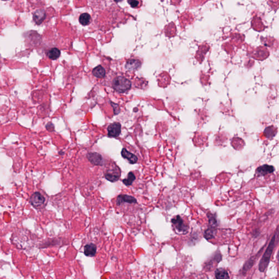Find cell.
I'll list each match as a JSON object with an SVG mask.
<instances>
[{
	"label": "cell",
	"instance_id": "obj_1",
	"mask_svg": "<svg viewBox=\"0 0 279 279\" xmlns=\"http://www.w3.org/2000/svg\"><path fill=\"white\" fill-rule=\"evenodd\" d=\"M111 86L116 92L124 93L130 89L131 82L127 77L123 75H118L113 79Z\"/></svg>",
	"mask_w": 279,
	"mask_h": 279
},
{
	"label": "cell",
	"instance_id": "obj_2",
	"mask_svg": "<svg viewBox=\"0 0 279 279\" xmlns=\"http://www.w3.org/2000/svg\"><path fill=\"white\" fill-rule=\"evenodd\" d=\"M275 241L276 235H274L273 237L272 238L268 247H267L261 261L260 262L259 270L261 272H264L269 263L271 256L272 255L274 247L275 246Z\"/></svg>",
	"mask_w": 279,
	"mask_h": 279
},
{
	"label": "cell",
	"instance_id": "obj_3",
	"mask_svg": "<svg viewBox=\"0 0 279 279\" xmlns=\"http://www.w3.org/2000/svg\"><path fill=\"white\" fill-rule=\"evenodd\" d=\"M104 175L109 181L115 182L118 181L121 176V170L115 164H111L107 166Z\"/></svg>",
	"mask_w": 279,
	"mask_h": 279
},
{
	"label": "cell",
	"instance_id": "obj_4",
	"mask_svg": "<svg viewBox=\"0 0 279 279\" xmlns=\"http://www.w3.org/2000/svg\"><path fill=\"white\" fill-rule=\"evenodd\" d=\"M30 202L33 207L37 209L44 208L46 205L44 196L39 192H35L30 197Z\"/></svg>",
	"mask_w": 279,
	"mask_h": 279
},
{
	"label": "cell",
	"instance_id": "obj_5",
	"mask_svg": "<svg viewBox=\"0 0 279 279\" xmlns=\"http://www.w3.org/2000/svg\"><path fill=\"white\" fill-rule=\"evenodd\" d=\"M116 204L118 207H123L124 205H136V199L133 196L127 195H120L116 199Z\"/></svg>",
	"mask_w": 279,
	"mask_h": 279
},
{
	"label": "cell",
	"instance_id": "obj_6",
	"mask_svg": "<svg viewBox=\"0 0 279 279\" xmlns=\"http://www.w3.org/2000/svg\"><path fill=\"white\" fill-rule=\"evenodd\" d=\"M121 133V124L118 122H114L107 127V135L109 137H117Z\"/></svg>",
	"mask_w": 279,
	"mask_h": 279
},
{
	"label": "cell",
	"instance_id": "obj_7",
	"mask_svg": "<svg viewBox=\"0 0 279 279\" xmlns=\"http://www.w3.org/2000/svg\"><path fill=\"white\" fill-rule=\"evenodd\" d=\"M172 223L175 226V229L179 232H187L188 227L184 223V221L179 215H177L172 219Z\"/></svg>",
	"mask_w": 279,
	"mask_h": 279
},
{
	"label": "cell",
	"instance_id": "obj_8",
	"mask_svg": "<svg viewBox=\"0 0 279 279\" xmlns=\"http://www.w3.org/2000/svg\"><path fill=\"white\" fill-rule=\"evenodd\" d=\"M87 158L89 162L94 165L101 166L103 164V158L98 153H89L87 155Z\"/></svg>",
	"mask_w": 279,
	"mask_h": 279
},
{
	"label": "cell",
	"instance_id": "obj_9",
	"mask_svg": "<svg viewBox=\"0 0 279 279\" xmlns=\"http://www.w3.org/2000/svg\"><path fill=\"white\" fill-rule=\"evenodd\" d=\"M141 66V61L137 59H129L125 65V68L128 71H134L139 69Z\"/></svg>",
	"mask_w": 279,
	"mask_h": 279
},
{
	"label": "cell",
	"instance_id": "obj_10",
	"mask_svg": "<svg viewBox=\"0 0 279 279\" xmlns=\"http://www.w3.org/2000/svg\"><path fill=\"white\" fill-rule=\"evenodd\" d=\"M46 18V13L43 9H39L34 12L33 15V20L35 24L39 25L42 24Z\"/></svg>",
	"mask_w": 279,
	"mask_h": 279
},
{
	"label": "cell",
	"instance_id": "obj_11",
	"mask_svg": "<svg viewBox=\"0 0 279 279\" xmlns=\"http://www.w3.org/2000/svg\"><path fill=\"white\" fill-rule=\"evenodd\" d=\"M275 169L273 166L265 164L262 166L258 167L256 170V173L258 176H264L272 173L274 171Z\"/></svg>",
	"mask_w": 279,
	"mask_h": 279
},
{
	"label": "cell",
	"instance_id": "obj_12",
	"mask_svg": "<svg viewBox=\"0 0 279 279\" xmlns=\"http://www.w3.org/2000/svg\"><path fill=\"white\" fill-rule=\"evenodd\" d=\"M121 154L123 158L127 159L131 164H134L137 162L138 158L136 156L130 152L128 151L125 148L122 149Z\"/></svg>",
	"mask_w": 279,
	"mask_h": 279
},
{
	"label": "cell",
	"instance_id": "obj_13",
	"mask_svg": "<svg viewBox=\"0 0 279 279\" xmlns=\"http://www.w3.org/2000/svg\"><path fill=\"white\" fill-rule=\"evenodd\" d=\"M84 254L88 257H93L95 255L97 252V247L93 243L87 244L84 247Z\"/></svg>",
	"mask_w": 279,
	"mask_h": 279
},
{
	"label": "cell",
	"instance_id": "obj_14",
	"mask_svg": "<svg viewBox=\"0 0 279 279\" xmlns=\"http://www.w3.org/2000/svg\"><path fill=\"white\" fill-rule=\"evenodd\" d=\"M92 74L95 77L99 79H102L105 77L106 74V71L105 69L101 65H99L93 69Z\"/></svg>",
	"mask_w": 279,
	"mask_h": 279
},
{
	"label": "cell",
	"instance_id": "obj_15",
	"mask_svg": "<svg viewBox=\"0 0 279 279\" xmlns=\"http://www.w3.org/2000/svg\"><path fill=\"white\" fill-rule=\"evenodd\" d=\"M47 56L52 60H56L59 58L61 55V51L58 49L56 48H51L50 50H48L47 53Z\"/></svg>",
	"mask_w": 279,
	"mask_h": 279
},
{
	"label": "cell",
	"instance_id": "obj_16",
	"mask_svg": "<svg viewBox=\"0 0 279 279\" xmlns=\"http://www.w3.org/2000/svg\"><path fill=\"white\" fill-rule=\"evenodd\" d=\"M79 20L82 25L87 26L91 23V22L92 21V18L88 13H85L81 14L80 15L79 18Z\"/></svg>",
	"mask_w": 279,
	"mask_h": 279
},
{
	"label": "cell",
	"instance_id": "obj_17",
	"mask_svg": "<svg viewBox=\"0 0 279 279\" xmlns=\"http://www.w3.org/2000/svg\"><path fill=\"white\" fill-rule=\"evenodd\" d=\"M215 276L217 279H229V275L227 270L223 268L217 269L215 272Z\"/></svg>",
	"mask_w": 279,
	"mask_h": 279
},
{
	"label": "cell",
	"instance_id": "obj_18",
	"mask_svg": "<svg viewBox=\"0 0 279 279\" xmlns=\"http://www.w3.org/2000/svg\"><path fill=\"white\" fill-rule=\"evenodd\" d=\"M255 257H251L244 265L243 268V274L247 273V272L251 268L253 265L255 263Z\"/></svg>",
	"mask_w": 279,
	"mask_h": 279
},
{
	"label": "cell",
	"instance_id": "obj_19",
	"mask_svg": "<svg viewBox=\"0 0 279 279\" xmlns=\"http://www.w3.org/2000/svg\"><path fill=\"white\" fill-rule=\"evenodd\" d=\"M135 179H136V177L134 173L133 172H130L128 174L127 178L123 179L122 182L126 186H130L133 184V182L135 180Z\"/></svg>",
	"mask_w": 279,
	"mask_h": 279
},
{
	"label": "cell",
	"instance_id": "obj_20",
	"mask_svg": "<svg viewBox=\"0 0 279 279\" xmlns=\"http://www.w3.org/2000/svg\"><path fill=\"white\" fill-rule=\"evenodd\" d=\"M204 237L207 240L214 238V234L213 229H208L207 230H206L205 233H204Z\"/></svg>",
	"mask_w": 279,
	"mask_h": 279
},
{
	"label": "cell",
	"instance_id": "obj_21",
	"mask_svg": "<svg viewBox=\"0 0 279 279\" xmlns=\"http://www.w3.org/2000/svg\"><path fill=\"white\" fill-rule=\"evenodd\" d=\"M208 218L209 225L212 226V227L213 228V227H216L217 226V221L215 218L214 217V215L211 214V213H208Z\"/></svg>",
	"mask_w": 279,
	"mask_h": 279
},
{
	"label": "cell",
	"instance_id": "obj_22",
	"mask_svg": "<svg viewBox=\"0 0 279 279\" xmlns=\"http://www.w3.org/2000/svg\"><path fill=\"white\" fill-rule=\"evenodd\" d=\"M264 134L267 137H273L274 136V131L273 128L272 127H269L266 128L264 130Z\"/></svg>",
	"mask_w": 279,
	"mask_h": 279
},
{
	"label": "cell",
	"instance_id": "obj_23",
	"mask_svg": "<svg viewBox=\"0 0 279 279\" xmlns=\"http://www.w3.org/2000/svg\"><path fill=\"white\" fill-rule=\"evenodd\" d=\"M128 2L132 8H137L139 4V2L137 1H128Z\"/></svg>",
	"mask_w": 279,
	"mask_h": 279
},
{
	"label": "cell",
	"instance_id": "obj_24",
	"mask_svg": "<svg viewBox=\"0 0 279 279\" xmlns=\"http://www.w3.org/2000/svg\"><path fill=\"white\" fill-rule=\"evenodd\" d=\"M46 128L48 131H52L54 130V124L51 123H48V124L46 125Z\"/></svg>",
	"mask_w": 279,
	"mask_h": 279
}]
</instances>
